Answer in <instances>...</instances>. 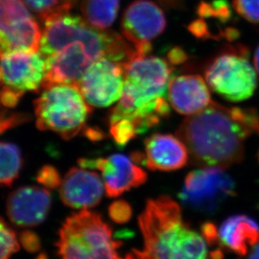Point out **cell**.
<instances>
[{"instance_id":"1","label":"cell","mask_w":259,"mask_h":259,"mask_svg":"<svg viewBox=\"0 0 259 259\" xmlns=\"http://www.w3.org/2000/svg\"><path fill=\"white\" fill-rule=\"evenodd\" d=\"M40 53L46 62L44 90L56 84L77 85L90 65L105 57L125 64L135 50L123 35L97 30L83 18L65 13L45 20Z\"/></svg>"},{"instance_id":"2","label":"cell","mask_w":259,"mask_h":259,"mask_svg":"<svg viewBox=\"0 0 259 259\" xmlns=\"http://www.w3.org/2000/svg\"><path fill=\"white\" fill-rule=\"evenodd\" d=\"M254 134L259 136L257 110L215 102L188 116L177 131L187 147L190 162L199 167L227 168L242 162L245 142Z\"/></svg>"},{"instance_id":"3","label":"cell","mask_w":259,"mask_h":259,"mask_svg":"<svg viewBox=\"0 0 259 259\" xmlns=\"http://www.w3.org/2000/svg\"><path fill=\"white\" fill-rule=\"evenodd\" d=\"M172 68L156 56L135 54L125 64L122 96L110 110L108 122L128 120L140 136L168 117L171 105L166 95Z\"/></svg>"},{"instance_id":"4","label":"cell","mask_w":259,"mask_h":259,"mask_svg":"<svg viewBox=\"0 0 259 259\" xmlns=\"http://www.w3.org/2000/svg\"><path fill=\"white\" fill-rule=\"evenodd\" d=\"M144 240L138 259H207L204 237L183 219L180 204L167 195L151 199L138 218Z\"/></svg>"},{"instance_id":"5","label":"cell","mask_w":259,"mask_h":259,"mask_svg":"<svg viewBox=\"0 0 259 259\" xmlns=\"http://www.w3.org/2000/svg\"><path fill=\"white\" fill-rule=\"evenodd\" d=\"M121 245L100 214L88 209L66 218L56 242L58 259H122Z\"/></svg>"},{"instance_id":"6","label":"cell","mask_w":259,"mask_h":259,"mask_svg":"<svg viewBox=\"0 0 259 259\" xmlns=\"http://www.w3.org/2000/svg\"><path fill=\"white\" fill-rule=\"evenodd\" d=\"M92 107L74 84H56L43 90L34 101L36 127L71 140L83 132Z\"/></svg>"},{"instance_id":"7","label":"cell","mask_w":259,"mask_h":259,"mask_svg":"<svg viewBox=\"0 0 259 259\" xmlns=\"http://www.w3.org/2000/svg\"><path fill=\"white\" fill-rule=\"evenodd\" d=\"M249 55V49L243 44L225 45L204 68L209 89L230 102H242L252 97L258 77Z\"/></svg>"},{"instance_id":"8","label":"cell","mask_w":259,"mask_h":259,"mask_svg":"<svg viewBox=\"0 0 259 259\" xmlns=\"http://www.w3.org/2000/svg\"><path fill=\"white\" fill-rule=\"evenodd\" d=\"M235 195L236 183L224 168L205 167L188 174L180 198L190 209L210 214Z\"/></svg>"},{"instance_id":"9","label":"cell","mask_w":259,"mask_h":259,"mask_svg":"<svg viewBox=\"0 0 259 259\" xmlns=\"http://www.w3.org/2000/svg\"><path fill=\"white\" fill-rule=\"evenodd\" d=\"M41 35L23 0H0V59L20 51L38 52Z\"/></svg>"},{"instance_id":"10","label":"cell","mask_w":259,"mask_h":259,"mask_svg":"<svg viewBox=\"0 0 259 259\" xmlns=\"http://www.w3.org/2000/svg\"><path fill=\"white\" fill-rule=\"evenodd\" d=\"M124 85L125 63L105 57L90 65L77 86L91 107L106 108L120 100Z\"/></svg>"},{"instance_id":"11","label":"cell","mask_w":259,"mask_h":259,"mask_svg":"<svg viewBox=\"0 0 259 259\" xmlns=\"http://www.w3.org/2000/svg\"><path fill=\"white\" fill-rule=\"evenodd\" d=\"M167 27L165 14L151 0H135L123 13L120 30L123 37L134 48L137 55H148L152 42Z\"/></svg>"},{"instance_id":"12","label":"cell","mask_w":259,"mask_h":259,"mask_svg":"<svg viewBox=\"0 0 259 259\" xmlns=\"http://www.w3.org/2000/svg\"><path fill=\"white\" fill-rule=\"evenodd\" d=\"M77 163L83 168L101 172L109 198L120 196L133 188L139 187L147 180L146 171L126 155L116 153L106 157H82L77 160Z\"/></svg>"},{"instance_id":"13","label":"cell","mask_w":259,"mask_h":259,"mask_svg":"<svg viewBox=\"0 0 259 259\" xmlns=\"http://www.w3.org/2000/svg\"><path fill=\"white\" fill-rule=\"evenodd\" d=\"M52 195L46 188L25 185L13 190L6 200V214L13 224L34 227L48 218Z\"/></svg>"},{"instance_id":"14","label":"cell","mask_w":259,"mask_h":259,"mask_svg":"<svg viewBox=\"0 0 259 259\" xmlns=\"http://www.w3.org/2000/svg\"><path fill=\"white\" fill-rule=\"evenodd\" d=\"M2 82L16 90L38 91L45 79V58L38 52L20 51L0 59Z\"/></svg>"},{"instance_id":"15","label":"cell","mask_w":259,"mask_h":259,"mask_svg":"<svg viewBox=\"0 0 259 259\" xmlns=\"http://www.w3.org/2000/svg\"><path fill=\"white\" fill-rule=\"evenodd\" d=\"M105 190L97 172L83 167H72L61 184L60 197L63 204L69 208L90 209L100 204Z\"/></svg>"},{"instance_id":"16","label":"cell","mask_w":259,"mask_h":259,"mask_svg":"<svg viewBox=\"0 0 259 259\" xmlns=\"http://www.w3.org/2000/svg\"><path fill=\"white\" fill-rule=\"evenodd\" d=\"M144 145L142 164L152 171H176L190 160L187 147L178 136L154 133L145 140Z\"/></svg>"},{"instance_id":"17","label":"cell","mask_w":259,"mask_h":259,"mask_svg":"<svg viewBox=\"0 0 259 259\" xmlns=\"http://www.w3.org/2000/svg\"><path fill=\"white\" fill-rule=\"evenodd\" d=\"M209 89L199 75H180L170 79L167 100L176 112L190 116L200 112L213 102Z\"/></svg>"},{"instance_id":"18","label":"cell","mask_w":259,"mask_h":259,"mask_svg":"<svg viewBox=\"0 0 259 259\" xmlns=\"http://www.w3.org/2000/svg\"><path fill=\"white\" fill-rule=\"evenodd\" d=\"M219 237L223 247L245 256L259 242V224L247 214H235L221 225Z\"/></svg>"},{"instance_id":"19","label":"cell","mask_w":259,"mask_h":259,"mask_svg":"<svg viewBox=\"0 0 259 259\" xmlns=\"http://www.w3.org/2000/svg\"><path fill=\"white\" fill-rule=\"evenodd\" d=\"M120 0H82L80 10L89 25L100 30H109L120 10Z\"/></svg>"},{"instance_id":"20","label":"cell","mask_w":259,"mask_h":259,"mask_svg":"<svg viewBox=\"0 0 259 259\" xmlns=\"http://www.w3.org/2000/svg\"><path fill=\"white\" fill-rule=\"evenodd\" d=\"M24 159L18 145L0 142V187H11L20 176Z\"/></svg>"},{"instance_id":"21","label":"cell","mask_w":259,"mask_h":259,"mask_svg":"<svg viewBox=\"0 0 259 259\" xmlns=\"http://www.w3.org/2000/svg\"><path fill=\"white\" fill-rule=\"evenodd\" d=\"M28 9L40 20L53 15L69 13L78 0H23Z\"/></svg>"},{"instance_id":"22","label":"cell","mask_w":259,"mask_h":259,"mask_svg":"<svg viewBox=\"0 0 259 259\" xmlns=\"http://www.w3.org/2000/svg\"><path fill=\"white\" fill-rule=\"evenodd\" d=\"M196 13L201 19H214L222 24L229 22L232 17V7L227 0L201 1L197 6Z\"/></svg>"},{"instance_id":"23","label":"cell","mask_w":259,"mask_h":259,"mask_svg":"<svg viewBox=\"0 0 259 259\" xmlns=\"http://www.w3.org/2000/svg\"><path fill=\"white\" fill-rule=\"evenodd\" d=\"M19 250V237L7 222L0 217V259H10Z\"/></svg>"},{"instance_id":"24","label":"cell","mask_w":259,"mask_h":259,"mask_svg":"<svg viewBox=\"0 0 259 259\" xmlns=\"http://www.w3.org/2000/svg\"><path fill=\"white\" fill-rule=\"evenodd\" d=\"M36 181L48 190H56L60 188L62 177L57 167L53 165H44L36 172Z\"/></svg>"},{"instance_id":"25","label":"cell","mask_w":259,"mask_h":259,"mask_svg":"<svg viewBox=\"0 0 259 259\" xmlns=\"http://www.w3.org/2000/svg\"><path fill=\"white\" fill-rule=\"evenodd\" d=\"M236 12L243 19L252 23L259 24V0H232Z\"/></svg>"},{"instance_id":"26","label":"cell","mask_w":259,"mask_h":259,"mask_svg":"<svg viewBox=\"0 0 259 259\" xmlns=\"http://www.w3.org/2000/svg\"><path fill=\"white\" fill-rule=\"evenodd\" d=\"M31 120L30 115L22 112H10L0 109V135L20 126Z\"/></svg>"},{"instance_id":"27","label":"cell","mask_w":259,"mask_h":259,"mask_svg":"<svg viewBox=\"0 0 259 259\" xmlns=\"http://www.w3.org/2000/svg\"><path fill=\"white\" fill-rule=\"evenodd\" d=\"M108 212L110 219L117 224L127 223L132 217V208L131 204L123 199L113 202L109 206Z\"/></svg>"},{"instance_id":"28","label":"cell","mask_w":259,"mask_h":259,"mask_svg":"<svg viewBox=\"0 0 259 259\" xmlns=\"http://www.w3.org/2000/svg\"><path fill=\"white\" fill-rule=\"evenodd\" d=\"M25 92L10 87L9 85L0 83V109L10 110L17 106Z\"/></svg>"},{"instance_id":"29","label":"cell","mask_w":259,"mask_h":259,"mask_svg":"<svg viewBox=\"0 0 259 259\" xmlns=\"http://www.w3.org/2000/svg\"><path fill=\"white\" fill-rule=\"evenodd\" d=\"M19 241L23 248L30 253L39 252L41 248L40 237L35 232L30 230H25L20 232Z\"/></svg>"},{"instance_id":"30","label":"cell","mask_w":259,"mask_h":259,"mask_svg":"<svg viewBox=\"0 0 259 259\" xmlns=\"http://www.w3.org/2000/svg\"><path fill=\"white\" fill-rule=\"evenodd\" d=\"M202 236L207 244L215 245L221 242L219 237V230L213 222H204L201 226Z\"/></svg>"},{"instance_id":"31","label":"cell","mask_w":259,"mask_h":259,"mask_svg":"<svg viewBox=\"0 0 259 259\" xmlns=\"http://www.w3.org/2000/svg\"><path fill=\"white\" fill-rule=\"evenodd\" d=\"M167 62L174 67L176 65L185 63V61L188 59V56L182 48L176 47V48H172V49H170L169 52L167 54Z\"/></svg>"},{"instance_id":"32","label":"cell","mask_w":259,"mask_h":259,"mask_svg":"<svg viewBox=\"0 0 259 259\" xmlns=\"http://www.w3.org/2000/svg\"><path fill=\"white\" fill-rule=\"evenodd\" d=\"M82 133L84 134L85 137H88L89 139L94 142L96 141H100L104 138V134L102 132H100L99 129H95V128H85Z\"/></svg>"},{"instance_id":"33","label":"cell","mask_w":259,"mask_h":259,"mask_svg":"<svg viewBox=\"0 0 259 259\" xmlns=\"http://www.w3.org/2000/svg\"><path fill=\"white\" fill-rule=\"evenodd\" d=\"M160 5L165 6L167 8H177L181 7L183 5V0H158Z\"/></svg>"},{"instance_id":"34","label":"cell","mask_w":259,"mask_h":259,"mask_svg":"<svg viewBox=\"0 0 259 259\" xmlns=\"http://www.w3.org/2000/svg\"><path fill=\"white\" fill-rule=\"evenodd\" d=\"M253 65H254L255 70L257 72L259 80V44L255 50L254 56H253Z\"/></svg>"},{"instance_id":"35","label":"cell","mask_w":259,"mask_h":259,"mask_svg":"<svg viewBox=\"0 0 259 259\" xmlns=\"http://www.w3.org/2000/svg\"><path fill=\"white\" fill-rule=\"evenodd\" d=\"M248 259H259V242L252 247V252L250 253Z\"/></svg>"},{"instance_id":"36","label":"cell","mask_w":259,"mask_h":259,"mask_svg":"<svg viewBox=\"0 0 259 259\" xmlns=\"http://www.w3.org/2000/svg\"><path fill=\"white\" fill-rule=\"evenodd\" d=\"M35 259H49L48 258V255L46 254L45 252H40L37 255V257Z\"/></svg>"},{"instance_id":"37","label":"cell","mask_w":259,"mask_h":259,"mask_svg":"<svg viewBox=\"0 0 259 259\" xmlns=\"http://www.w3.org/2000/svg\"><path fill=\"white\" fill-rule=\"evenodd\" d=\"M125 259H138L137 257V256L136 255L132 254V253H128L126 256H125Z\"/></svg>"},{"instance_id":"38","label":"cell","mask_w":259,"mask_h":259,"mask_svg":"<svg viewBox=\"0 0 259 259\" xmlns=\"http://www.w3.org/2000/svg\"><path fill=\"white\" fill-rule=\"evenodd\" d=\"M2 82V72H1V69H0V83Z\"/></svg>"},{"instance_id":"39","label":"cell","mask_w":259,"mask_h":259,"mask_svg":"<svg viewBox=\"0 0 259 259\" xmlns=\"http://www.w3.org/2000/svg\"><path fill=\"white\" fill-rule=\"evenodd\" d=\"M257 158H258V162H259V151H258V155H257Z\"/></svg>"}]
</instances>
